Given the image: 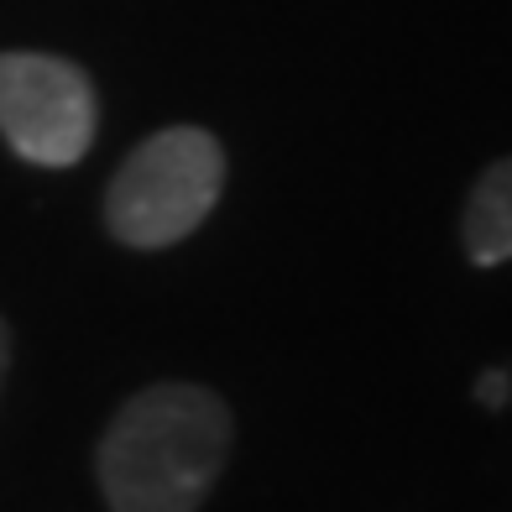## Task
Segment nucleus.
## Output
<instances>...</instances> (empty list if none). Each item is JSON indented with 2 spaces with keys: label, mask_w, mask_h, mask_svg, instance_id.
Masks as SVG:
<instances>
[{
  "label": "nucleus",
  "mask_w": 512,
  "mask_h": 512,
  "mask_svg": "<svg viewBox=\"0 0 512 512\" xmlns=\"http://www.w3.org/2000/svg\"><path fill=\"white\" fill-rule=\"evenodd\" d=\"M230 455V408L204 387L157 382L110 418L95 471L110 512H199Z\"/></svg>",
  "instance_id": "obj_1"
},
{
  "label": "nucleus",
  "mask_w": 512,
  "mask_h": 512,
  "mask_svg": "<svg viewBox=\"0 0 512 512\" xmlns=\"http://www.w3.org/2000/svg\"><path fill=\"white\" fill-rule=\"evenodd\" d=\"M6 366H11V330H6V319H0V382H6Z\"/></svg>",
  "instance_id": "obj_6"
},
{
  "label": "nucleus",
  "mask_w": 512,
  "mask_h": 512,
  "mask_svg": "<svg viewBox=\"0 0 512 512\" xmlns=\"http://www.w3.org/2000/svg\"><path fill=\"white\" fill-rule=\"evenodd\" d=\"M460 236L476 267L512 262V157L492 162L481 173V183L471 189V204H465Z\"/></svg>",
  "instance_id": "obj_4"
},
{
  "label": "nucleus",
  "mask_w": 512,
  "mask_h": 512,
  "mask_svg": "<svg viewBox=\"0 0 512 512\" xmlns=\"http://www.w3.org/2000/svg\"><path fill=\"white\" fill-rule=\"evenodd\" d=\"M225 189V152L199 126H168L136 147L105 194V225L136 251H162L209 220Z\"/></svg>",
  "instance_id": "obj_2"
},
{
  "label": "nucleus",
  "mask_w": 512,
  "mask_h": 512,
  "mask_svg": "<svg viewBox=\"0 0 512 512\" xmlns=\"http://www.w3.org/2000/svg\"><path fill=\"white\" fill-rule=\"evenodd\" d=\"M0 136L37 168H74L95 142V84L53 53H0Z\"/></svg>",
  "instance_id": "obj_3"
},
{
  "label": "nucleus",
  "mask_w": 512,
  "mask_h": 512,
  "mask_svg": "<svg viewBox=\"0 0 512 512\" xmlns=\"http://www.w3.org/2000/svg\"><path fill=\"white\" fill-rule=\"evenodd\" d=\"M476 398H481L486 408H507V403H512V377H507V371H481Z\"/></svg>",
  "instance_id": "obj_5"
}]
</instances>
